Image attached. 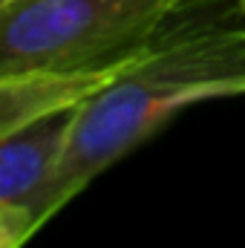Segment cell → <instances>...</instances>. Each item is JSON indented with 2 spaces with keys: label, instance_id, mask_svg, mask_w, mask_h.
Wrapping results in <instances>:
<instances>
[{
  "label": "cell",
  "instance_id": "obj_1",
  "mask_svg": "<svg viewBox=\"0 0 245 248\" xmlns=\"http://www.w3.org/2000/svg\"><path fill=\"white\" fill-rule=\"evenodd\" d=\"M237 95H245V0H179L138 55L78 104L46 219L182 110Z\"/></svg>",
  "mask_w": 245,
  "mask_h": 248
},
{
  "label": "cell",
  "instance_id": "obj_6",
  "mask_svg": "<svg viewBox=\"0 0 245 248\" xmlns=\"http://www.w3.org/2000/svg\"><path fill=\"white\" fill-rule=\"evenodd\" d=\"M3 3H9V0H0V6H3Z\"/></svg>",
  "mask_w": 245,
  "mask_h": 248
},
{
  "label": "cell",
  "instance_id": "obj_4",
  "mask_svg": "<svg viewBox=\"0 0 245 248\" xmlns=\"http://www.w3.org/2000/svg\"><path fill=\"white\" fill-rule=\"evenodd\" d=\"M130 61L116 63V66H104V69L75 72V75L0 78V136L9 133V130H15V127H20V124L32 122L35 116H44L49 110H58V107H69V104L84 101L87 95H92L98 87H104Z\"/></svg>",
  "mask_w": 245,
  "mask_h": 248
},
{
  "label": "cell",
  "instance_id": "obj_2",
  "mask_svg": "<svg viewBox=\"0 0 245 248\" xmlns=\"http://www.w3.org/2000/svg\"><path fill=\"white\" fill-rule=\"evenodd\" d=\"M179 0H9L0 78L75 75L130 61Z\"/></svg>",
  "mask_w": 245,
  "mask_h": 248
},
{
  "label": "cell",
  "instance_id": "obj_3",
  "mask_svg": "<svg viewBox=\"0 0 245 248\" xmlns=\"http://www.w3.org/2000/svg\"><path fill=\"white\" fill-rule=\"evenodd\" d=\"M78 104L35 116L0 136V225L23 240H32L35 231L49 222L46 196L63 159Z\"/></svg>",
  "mask_w": 245,
  "mask_h": 248
},
{
  "label": "cell",
  "instance_id": "obj_5",
  "mask_svg": "<svg viewBox=\"0 0 245 248\" xmlns=\"http://www.w3.org/2000/svg\"><path fill=\"white\" fill-rule=\"evenodd\" d=\"M23 237H17L12 228H6V225H0V248H23Z\"/></svg>",
  "mask_w": 245,
  "mask_h": 248
}]
</instances>
